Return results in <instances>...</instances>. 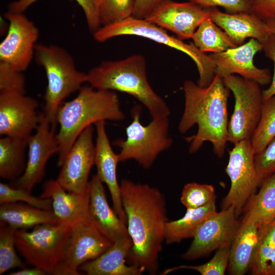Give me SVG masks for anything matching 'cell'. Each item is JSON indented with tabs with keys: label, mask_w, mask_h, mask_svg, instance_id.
<instances>
[{
	"label": "cell",
	"mask_w": 275,
	"mask_h": 275,
	"mask_svg": "<svg viewBox=\"0 0 275 275\" xmlns=\"http://www.w3.org/2000/svg\"><path fill=\"white\" fill-rule=\"evenodd\" d=\"M275 137V95L263 99L261 114L251 139L255 154H257Z\"/></svg>",
	"instance_id": "4dcf8cb0"
},
{
	"label": "cell",
	"mask_w": 275,
	"mask_h": 275,
	"mask_svg": "<svg viewBox=\"0 0 275 275\" xmlns=\"http://www.w3.org/2000/svg\"><path fill=\"white\" fill-rule=\"evenodd\" d=\"M142 108L136 105L131 110L132 120L126 128V139L117 140L115 146L120 148L119 162L134 159L145 169L149 168L158 155L173 143L169 135L168 117L152 118L147 125L141 123Z\"/></svg>",
	"instance_id": "52a82bcc"
},
{
	"label": "cell",
	"mask_w": 275,
	"mask_h": 275,
	"mask_svg": "<svg viewBox=\"0 0 275 275\" xmlns=\"http://www.w3.org/2000/svg\"><path fill=\"white\" fill-rule=\"evenodd\" d=\"M191 39L195 45L205 53H219L238 46L210 17L200 24Z\"/></svg>",
	"instance_id": "f1b7e54d"
},
{
	"label": "cell",
	"mask_w": 275,
	"mask_h": 275,
	"mask_svg": "<svg viewBox=\"0 0 275 275\" xmlns=\"http://www.w3.org/2000/svg\"><path fill=\"white\" fill-rule=\"evenodd\" d=\"M0 229V274L16 268H24L25 264L16 251V229L7 225H1Z\"/></svg>",
	"instance_id": "1f68e13d"
},
{
	"label": "cell",
	"mask_w": 275,
	"mask_h": 275,
	"mask_svg": "<svg viewBox=\"0 0 275 275\" xmlns=\"http://www.w3.org/2000/svg\"><path fill=\"white\" fill-rule=\"evenodd\" d=\"M101 26L132 16L135 0H98Z\"/></svg>",
	"instance_id": "836d02e7"
},
{
	"label": "cell",
	"mask_w": 275,
	"mask_h": 275,
	"mask_svg": "<svg viewBox=\"0 0 275 275\" xmlns=\"http://www.w3.org/2000/svg\"><path fill=\"white\" fill-rule=\"evenodd\" d=\"M34 57L37 63L44 68L47 80L42 114L57 126L59 107L64 100L87 82V73L78 71L72 56L57 45L37 44Z\"/></svg>",
	"instance_id": "5b68a950"
},
{
	"label": "cell",
	"mask_w": 275,
	"mask_h": 275,
	"mask_svg": "<svg viewBox=\"0 0 275 275\" xmlns=\"http://www.w3.org/2000/svg\"><path fill=\"white\" fill-rule=\"evenodd\" d=\"M88 82L98 89L127 93L140 101L152 118L169 117L170 110L164 100L153 90L147 77L146 62L141 54L107 61L87 73Z\"/></svg>",
	"instance_id": "277c9868"
},
{
	"label": "cell",
	"mask_w": 275,
	"mask_h": 275,
	"mask_svg": "<svg viewBox=\"0 0 275 275\" xmlns=\"http://www.w3.org/2000/svg\"><path fill=\"white\" fill-rule=\"evenodd\" d=\"M255 163L258 173L262 180L275 173V137L263 150L255 155Z\"/></svg>",
	"instance_id": "f35d334b"
},
{
	"label": "cell",
	"mask_w": 275,
	"mask_h": 275,
	"mask_svg": "<svg viewBox=\"0 0 275 275\" xmlns=\"http://www.w3.org/2000/svg\"><path fill=\"white\" fill-rule=\"evenodd\" d=\"M184 109L178 124L181 133L198 125L196 134L186 137L190 153L197 152L206 141L212 143L214 154L221 158L228 142V100L230 90L215 74L211 82L202 87L190 80L183 83Z\"/></svg>",
	"instance_id": "7a4b0ae2"
},
{
	"label": "cell",
	"mask_w": 275,
	"mask_h": 275,
	"mask_svg": "<svg viewBox=\"0 0 275 275\" xmlns=\"http://www.w3.org/2000/svg\"><path fill=\"white\" fill-rule=\"evenodd\" d=\"M266 23L270 32L275 35V19L267 20Z\"/></svg>",
	"instance_id": "f6af8a7d"
},
{
	"label": "cell",
	"mask_w": 275,
	"mask_h": 275,
	"mask_svg": "<svg viewBox=\"0 0 275 275\" xmlns=\"http://www.w3.org/2000/svg\"><path fill=\"white\" fill-rule=\"evenodd\" d=\"M249 269L253 275H275V219L262 228Z\"/></svg>",
	"instance_id": "f546056e"
},
{
	"label": "cell",
	"mask_w": 275,
	"mask_h": 275,
	"mask_svg": "<svg viewBox=\"0 0 275 275\" xmlns=\"http://www.w3.org/2000/svg\"><path fill=\"white\" fill-rule=\"evenodd\" d=\"M262 228L244 213L231 244L228 266L232 275H243L250 268L259 243Z\"/></svg>",
	"instance_id": "603a6c76"
},
{
	"label": "cell",
	"mask_w": 275,
	"mask_h": 275,
	"mask_svg": "<svg viewBox=\"0 0 275 275\" xmlns=\"http://www.w3.org/2000/svg\"><path fill=\"white\" fill-rule=\"evenodd\" d=\"M263 50L265 56L271 60L274 65V71L271 84L269 88L262 91L263 99L275 95V35L271 34L263 43Z\"/></svg>",
	"instance_id": "b9f144b4"
},
{
	"label": "cell",
	"mask_w": 275,
	"mask_h": 275,
	"mask_svg": "<svg viewBox=\"0 0 275 275\" xmlns=\"http://www.w3.org/2000/svg\"><path fill=\"white\" fill-rule=\"evenodd\" d=\"M209 17V8L189 1L180 3L164 0L145 19L184 40L191 39L200 24Z\"/></svg>",
	"instance_id": "ac0fdd59"
},
{
	"label": "cell",
	"mask_w": 275,
	"mask_h": 275,
	"mask_svg": "<svg viewBox=\"0 0 275 275\" xmlns=\"http://www.w3.org/2000/svg\"><path fill=\"white\" fill-rule=\"evenodd\" d=\"M46 273L36 267L32 268H22L21 269L11 272L10 275H44Z\"/></svg>",
	"instance_id": "ee69618b"
},
{
	"label": "cell",
	"mask_w": 275,
	"mask_h": 275,
	"mask_svg": "<svg viewBox=\"0 0 275 275\" xmlns=\"http://www.w3.org/2000/svg\"><path fill=\"white\" fill-rule=\"evenodd\" d=\"M210 17L237 45L243 44L248 38L262 43L272 33L266 22L249 12L224 13L215 8H209Z\"/></svg>",
	"instance_id": "7402d4cb"
},
{
	"label": "cell",
	"mask_w": 275,
	"mask_h": 275,
	"mask_svg": "<svg viewBox=\"0 0 275 275\" xmlns=\"http://www.w3.org/2000/svg\"><path fill=\"white\" fill-rule=\"evenodd\" d=\"M28 140L8 136L0 139V176L2 178L15 180L23 174Z\"/></svg>",
	"instance_id": "83f0119b"
},
{
	"label": "cell",
	"mask_w": 275,
	"mask_h": 275,
	"mask_svg": "<svg viewBox=\"0 0 275 275\" xmlns=\"http://www.w3.org/2000/svg\"><path fill=\"white\" fill-rule=\"evenodd\" d=\"M37 100L25 94L0 92V135L28 140L41 119Z\"/></svg>",
	"instance_id": "5bb4252c"
},
{
	"label": "cell",
	"mask_w": 275,
	"mask_h": 275,
	"mask_svg": "<svg viewBox=\"0 0 275 275\" xmlns=\"http://www.w3.org/2000/svg\"><path fill=\"white\" fill-rule=\"evenodd\" d=\"M236 218L233 207L211 214L198 229L182 258L193 260L206 256L222 246L231 245L240 225Z\"/></svg>",
	"instance_id": "7c38bea8"
},
{
	"label": "cell",
	"mask_w": 275,
	"mask_h": 275,
	"mask_svg": "<svg viewBox=\"0 0 275 275\" xmlns=\"http://www.w3.org/2000/svg\"><path fill=\"white\" fill-rule=\"evenodd\" d=\"M250 13L265 21L275 19V0H252Z\"/></svg>",
	"instance_id": "60d3db41"
},
{
	"label": "cell",
	"mask_w": 275,
	"mask_h": 275,
	"mask_svg": "<svg viewBox=\"0 0 275 275\" xmlns=\"http://www.w3.org/2000/svg\"><path fill=\"white\" fill-rule=\"evenodd\" d=\"M71 229L59 223L40 225L31 231L17 230L16 249L28 264L53 274L62 260Z\"/></svg>",
	"instance_id": "ba28073f"
},
{
	"label": "cell",
	"mask_w": 275,
	"mask_h": 275,
	"mask_svg": "<svg viewBox=\"0 0 275 275\" xmlns=\"http://www.w3.org/2000/svg\"><path fill=\"white\" fill-rule=\"evenodd\" d=\"M40 197L51 199L52 211L59 224L71 226L89 217V187L83 193H70L65 190L57 179H51L44 183Z\"/></svg>",
	"instance_id": "44dd1931"
},
{
	"label": "cell",
	"mask_w": 275,
	"mask_h": 275,
	"mask_svg": "<svg viewBox=\"0 0 275 275\" xmlns=\"http://www.w3.org/2000/svg\"><path fill=\"white\" fill-rule=\"evenodd\" d=\"M235 98L234 111L228 123V142L235 144L250 139L260 119L262 91L256 81L239 75L222 78Z\"/></svg>",
	"instance_id": "9c48e42d"
},
{
	"label": "cell",
	"mask_w": 275,
	"mask_h": 275,
	"mask_svg": "<svg viewBox=\"0 0 275 275\" xmlns=\"http://www.w3.org/2000/svg\"><path fill=\"white\" fill-rule=\"evenodd\" d=\"M216 199L196 208L187 209L185 214L177 220L168 221L165 227L164 241L167 244L179 243L183 239L194 238L204 221L216 211Z\"/></svg>",
	"instance_id": "484cf974"
},
{
	"label": "cell",
	"mask_w": 275,
	"mask_h": 275,
	"mask_svg": "<svg viewBox=\"0 0 275 275\" xmlns=\"http://www.w3.org/2000/svg\"><path fill=\"white\" fill-rule=\"evenodd\" d=\"M205 8L221 7L228 13H250L252 0H188Z\"/></svg>",
	"instance_id": "ab89813d"
},
{
	"label": "cell",
	"mask_w": 275,
	"mask_h": 275,
	"mask_svg": "<svg viewBox=\"0 0 275 275\" xmlns=\"http://www.w3.org/2000/svg\"><path fill=\"white\" fill-rule=\"evenodd\" d=\"M234 145L229 151V161L226 168L231 186L222 201V208L233 207L237 217L249 198L257 192L262 180L256 169L255 154L250 139L240 141Z\"/></svg>",
	"instance_id": "30bf717a"
},
{
	"label": "cell",
	"mask_w": 275,
	"mask_h": 275,
	"mask_svg": "<svg viewBox=\"0 0 275 275\" xmlns=\"http://www.w3.org/2000/svg\"><path fill=\"white\" fill-rule=\"evenodd\" d=\"M92 125L78 136L61 167L57 180L68 192L83 193L89 187V174L95 165Z\"/></svg>",
	"instance_id": "9a60e30c"
},
{
	"label": "cell",
	"mask_w": 275,
	"mask_h": 275,
	"mask_svg": "<svg viewBox=\"0 0 275 275\" xmlns=\"http://www.w3.org/2000/svg\"><path fill=\"white\" fill-rule=\"evenodd\" d=\"M120 184L128 233L133 242L127 259L143 272L155 274L169 221L164 196L147 184L124 179Z\"/></svg>",
	"instance_id": "6da1fadb"
},
{
	"label": "cell",
	"mask_w": 275,
	"mask_h": 275,
	"mask_svg": "<svg viewBox=\"0 0 275 275\" xmlns=\"http://www.w3.org/2000/svg\"><path fill=\"white\" fill-rule=\"evenodd\" d=\"M93 35L94 39L99 42L121 36H139L182 51L195 63L199 75L197 84L202 87L208 86L215 75L214 66L209 55L201 51L193 43H186L145 19L131 16L117 22L101 26Z\"/></svg>",
	"instance_id": "8992f818"
},
{
	"label": "cell",
	"mask_w": 275,
	"mask_h": 275,
	"mask_svg": "<svg viewBox=\"0 0 275 275\" xmlns=\"http://www.w3.org/2000/svg\"><path fill=\"white\" fill-rule=\"evenodd\" d=\"M73 99L60 106L57 114L59 130L58 166L64 163L79 135L100 121H121L125 118L117 94L113 91L82 86Z\"/></svg>",
	"instance_id": "3957f363"
},
{
	"label": "cell",
	"mask_w": 275,
	"mask_h": 275,
	"mask_svg": "<svg viewBox=\"0 0 275 275\" xmlns=\"http://www.w3.org/2000/svg\"><path fill=\"white\" fill-rule=\"evenodd\" d=\"M242 212L263 228L275 219V173L262 181L260 188L246 203Z\"/></svg>",
	"instance_id": "4316f807"
},
{
	"label": "cell",
	"mask_w": 275,
	"mask_h": 275,
	"mask_svg": "<svg viewBox=\"0 0 275 275\" xmlns=\"http://www.w3.org/2000/svg\"><path fill=\"white\" fill-rule=\"evenodd\" d=\"M38 0H18L9 6V11L23 13ZM82 9L89 30L94 33L101 27L98 0H75Z\"/></svg>",
	"instance_id": "8d00e7d4"
},
{
	"label": "cell",
	"mask_w": 275,
	"mask_h": 275,
	"mask_svg": "<svg viewBox=\"0 0 275 275\" xmlns=\"http://www.w3.org/2000/svg\"><path fill=\"white\" fill-rule=\"evenodd\" d=\"M263 50V44L251 38L245 43L219 53L209 54L215 69V73L224 78L234 74L256 81L260 85L271 82L272 77L267 68L260 69L254 63V57Z\"/></svg>",
	"instance_id": "e0dca14e"
},
{
	"label": "cell",
	"mask_w": 275,
	"mask_h": 275,
	"mask_svg": "<svg viewBox=\"0 0 275 275\" xmlns=\"http://www.w3.org/2000/svg\"><path fill=\"white\" fill-rule=\"evenodd\" d=\"M164 0H135L133 17L146 19L147 17Z\"/></svg>",
	"instance_id": "7bdbcfd3"
},
{
	"label": "cell",
	"mask_w": 275,
	"mask_h": 275,
	"mask_svg": "<svg viewBox=\"0 0 275 275\" xmlns=\"http://www.w3.org/2000/svg\"><path fill=\"white\" fill-rule=\"evenodd\" d=\"M23 202L37 208L52 211V200L50 198L36 197L25 189L13 187L0 183V204Z\"/></svg>",
	"instance_id": "e575fe53"
},
{
	"label": "cell",
	"mask_w": 275,
	"mask_h": 275,
	"mask_svg": "<svg viewBox=\"0 0 275 275\" xmlns=\"http://www.w3.org/2000/svg\"><path fill=\"white\" fill-rule=\"evenodd\" d=\"M22 72L0 61V92H15L25 94V81Z\"/></svg>",
	"instance_id": "74e56055"
},
{
	"label": "cell",
	"mask_w": 275,
	"mask_h": 275,
	"mask_svg": "<svg viewBox=\"0 0 275 275\" xmlns=\"http://www.w3.org/2000/svg\"><path fill=\"white\" fill-rule=\"evenodd\" d=\"M133 242L127 236L114 242L97 258L89 261L78 268L88 275H139L143 271L139 267L126 264Z\"/></svg>",
	"instance_id": "cb8c5ba5"
},
{
	"label": "cell",
	"mask_w": 275,
	"mask_h": 275,
	"mask_svg": "<svg viewBox=\"0 0 275 275\" xmlns=\"http://www.w3.org/2000/svg\"><path fill=\"white\" fill-rule=\"evenodd\" d=\"M5 17L9 25L7 35L0 44V61L23 72L34 56L39 31L23 13L8 11Z\"/></svg>",
	"instance_id": "4fadbf2b"
},
{
	"label": "cell",
	"mask_w": 275,
	"mask_h": 275,
	"mask_svg": "<svg viewBox=\"0 0 275 275\" xmlns=\"http://www.w3.org/2000/svg\"><path fill=\"white\" fill-rule=\"evenodd\" d=\"M215 199V189L212 185L191 182L184 186L180 200L186 209H190L203 206Z\"/></svg>",
	"instance_id": "d590c367"
},
{
	"label": "cell",
	"mask_w": 275,
	"mask_h": 275,
	"mask_svg": "<svg viewBox=\"0 0 275 275\" xmlns=\"http://www.w3.org/2000/svg\"><path fill=\"white\" fill-rule=\"evenodd\" d=\"M56 128V125L50 123L41 113V119L35 133L28 140V156L25 171L16 180L15 187L31 191L33 187L41 181L48 160L59 151Z\"/></svg>",
	"instance_id": "2e32d148"
},
{
	"label": "cell",
	"mask_w": 275,
	"mask_h": 275,
	"mask_svg": "<svg viewBox=\"0 0 275 275\" xmlns=\"http://www.w3.org/2000/svg\"><path fill=\"white\" fill-rule=\"evenodd\" d=\"M113 244L90 217L71 226L64 255L53 274H79L78 268L107 250Z\"/></svg>",
	"instance_id": "8fae6325"
},
{
	"label": "cell",
	"mask_w": 275,
	"mask_h": 275,
	"mask_svg": "<svg viewBox=\"0 0 275 275\" xmlns=\"http://www.w3.org/2000/svg\"><path fill=\"white\" fill-rule=\"evenodd\" d=\"M105 121H100L94 124L97 134L95 145L96 175L107 185L111 194L113 209L127 225V217L121 200L120 184L117 179V168L119 162L118 155L111 147L105 130Z\"/></svg>",
	"instance_id": "d6986e66"
},
{
	"label": "cell",
	"mask_w": 275,
	"mask_h": 275,
	"mask_svg": "<svg viewBox=\"0 0 275 275\" xmlns=\"http://www.w3.org/2000/svg\"><path fill=\"white\" fill-rule=\"evenodd\" d=\"M89 216L107 238L114 242L129 236L125 224L108 204L103 182L94 175L89 183Z\"/></svg>",
	"instance_id": "ffe728a7"
},
{
	"label": "cell",
	"mask_w": 275,
	"mask_h": 275,
	"mask_svg": "<svg viewBox=\"0 0 275 275\" xmlns=\"http://www.w3.org/2000/svg\"><path fill=\"white\" fill-rule=\"evenodd\" d=\"M231 245L219 248L213 257L207 262L198 265H183L164 269L161 273L166 275L181 269L194 270L202 275H224L228 268Z\"/></svg>",
	"instance_id": "d6a6232c"
},
{
	"label": "cell",
	"mask_w": 275,
	"mask_h": 275,
	"mask_svg": "<svg viewBox=\"0 0 275 275\" xmlns=\"http://www.w3.org/2000/svg\"><path fill=\"white\" fill-rule=\"evenodd\" d=\"M0 220L1 225H7L16 230H26L45 224H59L53 211L17 202L1 204Z\"/></svg>",
	"instance_id": "d4e9b609"
}]
</instances>
